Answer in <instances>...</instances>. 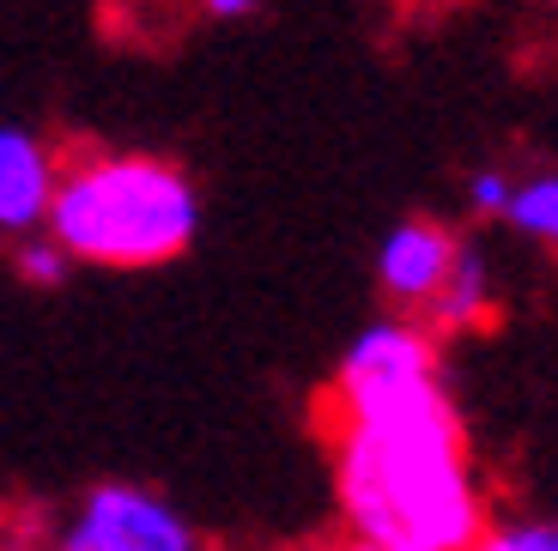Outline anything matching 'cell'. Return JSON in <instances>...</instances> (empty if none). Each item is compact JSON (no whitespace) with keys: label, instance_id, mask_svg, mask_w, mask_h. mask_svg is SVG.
<instances>
[{"label":"cell","instance_id":"cell-1","mask_svg":"<svg viewBox=\"0 0 558 551\" xmlns=\"http://www.w3.org/2000/svg\"><path fill=\"white\" fill-rule=\"evenodd\" d=\"M328 485L340 534L371 551H468L492 503L449 382L377 406H335Z\"/></svg>","mask_w":558,"mask_h":551},{"label":"cell","instance_id":"cell-2","mask_svg":"<svg viewBox=\"0 0 558 551\" xmlns=\"http://www.w3.org/2000/svg\"><path fill=\"white\" fill-rule=\"evenodd\" d=\"M201 219V188L177 158L140 146H92L68 152L43 231L68 248L73 267L146 273L189 255Z\"/></svg>","mask_w":558,"mask_h":551},{"label":"cell","instance_id":"cell-3","mask_svg":"<svg viewBox=\"0 0 558 551\" xmlns=\"http://www.w3.org/2000/svg\"><path fill=\"white\" fill-rule=\"evenodd\" d=\"M56 551H213L207 527L140 479H98L43 527Z\"/></svg>","mask_w":558,"mask_h":551},{"label":"cell","instance_id":"cell-4","mask_svg":"<svg viewBox=\"0 0 558 551\" xmlns=\"http://www.w3.org/2000/svg\"><path fill=\"white\" fill-rule=\"evenodd\" d=\"M444 382V340L418 316L383 309L347 340V352L335 358V376L322 388V413L335 406H377V400H401L418 388Z\"/></svg>","mask_w":558,"mask_h":551},{"label":"cell","instance_id":"cell-5","mask_svg":"<svg viewBox=\"0 0 558 551\" xmlns=\"http://www.w3.org/2000/svg\"><path fill=\"white\" fill-rule=\"evenodd\" d=\"M461 236L468 231H456V224L437 219V212H407V219H395L389 231H383V243H377V291H383V304L401 309V316H418L425 297L444 285Z\"/></svg>","mask_w":558,"mask_h":551},{"label":"cell","instance_id":"cell-6","mask_svg":"<svg viewBox=\"0 0 558 551\" xmlns=\"http://www.w3.org/2000/svg\"><path fill=\"white\" fill-rule=\"evenodd\" d=\"M61 164H68V152L43 127L0 122V243H19V236L43 231Z\"/></svg>","mask_w":558,"mask_h":551},{"label":"cell","instance_id":"cell-7","mask_svg":"<svg viewBox=\"0 0 558 551\" xmlns=\"http://www.w3.org/2000/svg\"><path fill=\"white\" fill-rule=\"evenodd\" d=\"M498 267H492V248L480 243V236H461L456 261H449L444 285L425 297V309H418V321L437 333V340H468V333L492 328V316H498Z\"/></svg>","mask_w":558,"mask_h":551},{"label":"cell","instance_id":"cell-8","mask_svg":"<svg viewBox=\"0 0 558 551\" xmlns=\"http://www.w3.org/2000/svg\"><path fill=\"white\" fill-rule=\"evenodd\" d=\"M498 224L558 267V170H529V176H517L510 207H504Z\"/></svg>","mask_w":558,"mask_h":551},{"label":"cell","instance_id":"cell-9","mask_svg":"<svg viewBox=\"0 0 558 551\" xmlns=\"http://www.w3.org/2000/svg\"><path fill=\"white\" fill-rule=\"evenodd\" d=\"M468 551H558V515H486V527L474 534Z\"/></svg>","mask_w":558,"mask_h":551},{"label":"cell","instance_id":"cell-10","mask_svg":"<svg viewBox=\"0 0 558 551\" xmlns=\"http://www.w3.org/2000/svg\"><path fill=\"white\" fill-rule=\"evenodd\" d=\"M7 248H13V273L25 279L31 291H61L73 279V255L49 231H31V236H19V243H7Z\"/></svg>","mask_w":558,"mask_h":551},{"label":"cell","instance_id":"cell-11","mask_svg":"<svg viewBox=\"0 0 558 551\" xmlns=\"http://www.w3.org/2000/svg\"><path fill=\"white\" fill-rule=\"evenodd\" d=\"M510 188H517V170L474 164V170H468V182H461V200H468V212H474L480 224H498L504 207H510Z\"/></svg>","mask_w":558,"mask_h":551},{"label":"cell","instance_id":"cell-12","mask_svg":"<svg viewBox=\"0 0 558 551\" xmlns=\"http://www.w3.org/2000/svg\"><path fill=\"white\" fill-rule=\"evenodd\" d=\"M201 19H213V25H243V19H255L267 7V0H195Z\"/></svg>","mask_w":558,"mask_h":551},{"label":"cell","instance_id":"cell-13","mask_svg":"<svg viewBox=\"0 0 558 551\" xmlns=\"http://www.w3.org/2000/svg\"><path fill=\"white\" fill-rule=\"evenodd\" d=\"M316 551H371V546H359V539L340 534V539H328V546H316Z\"/></svg>","mask_w":558,"mask_h":551},{"label":"cell","instance_id":"cell-14","mask_svg":"<svg viewBox=\"0 0 558 551\" xmlns=\"http://www.w3.org/2000/svg\"><path fill=\"white\" fill-rule=\"evenodd\" d=\"M13 551H56V546H49V539H37V546H13Z\"/></svg>","mask_w":558,"mask_h":551},{"label":"cell","instance_id":"cell-15","mask_svg":"<svg viewBox=\"0 0 558 551\" xmlns=\"http://www.w3.org/2000/svg\"><path fill=\"white\" fill-rule=\"evenodd\" d=\"M534 7H546V13H558V0H534Z\"/></svg>","mask_w":558,"mask_h":551}]
</instances>
